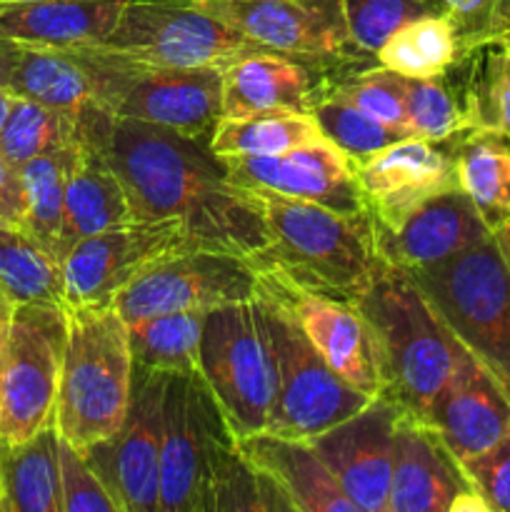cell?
<instances>
[{
	"label": "cell",
	"instance_id": "6da1fadb",
	"mask_svg": "<svg viewBox=\"0 0 510 512\" xmlns=\"http://www.w3.org/2000/svg\"><path fill=\"white\" fill-rule=\"evenodd\" d=\"M75 135L105 155L123 183L133 220H178L195 248L248 260L268 248L258 200L230 183L208 140L115 118L95 100L75 113Z\"/></svg>",
	"mask_w": 510,
	"mask_h": 512
},
{
	"label": "cell",
	"instance_id": "7a4b0ae2",
	"mask_svg": "<svg viewBox=\"0 0 510 512\" xmlns=\"http://www.w3.org/2000/svg\"><path fill=\"white\" fill-rule=\"evenodd\" d=\"M250 195L268 228V248L250 258L255 270L345 303H355L368 290L383 265L373 215L338 213L270 190H250Z\"/></svg>",
	"mask_w": 510,
	"mask_h": 512
},
{
	"label": "cell",
	"instance_id": "3957f363",
	"mask_svg": "<svg viewBox=\"0 0 510 512\" xmlns=\"http://www.w3.org/2000/svg\"><path fill=\"white\" fill-rule=\"evenodd\" d=\"M355 308L375 338L383 378L380 398L423 418L468 350L450 333L405 270L383 263Z\"/></svg>",
	"mask_w": 510,
	"mask_h": 512
},
{
	"label": "cell",
	"instance_id": "277c9868",
	"mask_svg": "<svg viewBox=\"0 0 510 512\" xmlns=\"http://www.w3.org/2000/svg\"><path fill=\"white\" fill-rule=\"evenodd\" d=\"M133 390V350L113 305L68 308V340L60 368L55 428L85 450L123 425Z\"/></svg>",
	"mask_w": 510,
	"mask_h": 512
},
{
	"label": "cell",
	"instance_id": "5b68a950",
	"mask_svg": "<svg viewBox=\"0 0 510 512\" xmlns=\"http://www.w3.org/2000/svg\"><path fill=\"white\" fill-rule=\"evenodd\" d=\"M93 100L115 118L140 120L188 138L210 140L223 118V70L165 68L105 45H80Z\"/></svg>",
	"mask_w": 510,
	"mask_h": 512
},
{
	"label": "cell",
	"instance_id": "8992f818",
	"mask_svg": "<svg viewBox=\"0 0 510 512\" xmlns=\"http://www.w3.org/2000/svg\"><path fill=\"white\" fill-rule=\"evenodd\" d=\"M408 275L450 333L510 398V265L493 235L443 263L410 270Z\"/></svg>",
	"mask_w": 510,
	"mask_h": 512
},
{
	"label": "cell",
	"instance_id": "52a82bcc",
	"mask_svg": "<svg viewBox=\"0 0 510 512\" xmlns=\"http://www.w3.org/2000/svg\"><path fill=\"white\" fill-rule=\"evenodd\" d=\"M238 448L200 373L168 375L160 438V512H210L220 463Z\"/></svg>",
	"mask_w": 510,
	"mask_h": 512
},
{
	"label": "cell",
	"instance_id": "ba28073f",
	"mask_svg": "<svg viewBox=\"0 0 510 512\" xmlns=\"http://www.w3.org/2000/svg\"><path fill=\"white\" fill-rule=\"evenodd\" d=\"M268 330L275 368V400L265 433L310 440L370 403L365 393L345 383L310 345L290 310L265 293L255 295Z\"/></svg>",
	"mask_w": 510,
	"mask_h": 512
},
{
	"label": "cell",
	"instance_id": "9c48e42d",
	"mask_svg": "<svg viewBox=\"0 0 510 512\" xmlns=\"http://www.w3.org/2000/svg\"><path fill=\"white\" fill-rule=\"evenodd\" d=\"M198 373L238 438L270 428L275 368L258 300L205 313Z\"/></svg>",
	"mask_w": 510,
	"mask_h": 512
},
{
	"label": "cell",
	"instance_id": "30bf717a",
	"mask_svg": "<svg viewBox=\"0 0 510 512\" xmlns=\"http://www.w3.org/2000/svg\"><path fill=\"white\" fill-rule=\"evenodd\" d=\"M68 308L13 305L0 363V443H23L55 423Z\"/></svg>",
	"mask_w": 510,
	"mask_h": 512
},
{
	"label": "cell",
	"instance_id": "8fae6325",
	"mask_svg": "<svg viewBox=\"0 0 510 512\" xmlns=\"http://www.w3.org/2000/svg\"><path fill=\"white\" fill-rule=\"evenodd\" d=\"M100 45L165 68L218 70L268 50L225 20L183 0H128L118 25Z\"/></svg>",
	"mask_w": 510,
	"mask_h": 512
},
{
	"label": "cell",
	"instance_id": "7c38bea8",
	"mask_svg": "<svg viewBox=\"0 0 510 512\" xmlns=\"http://www.w3.org/2000/svg\"><path fill=\"white\" fill-rule=\"evenodd\" d=\"M258 270L248 258L208 248H188L165 255L135 275L113 300L125 325L153 315L208 310L255 300Z\"/></svg>",
	"mask_w": 510,
	"mask_h": 512
},
{
	"label": "cell",
	"instance_id": "4fadbf2b",
	"mask_svg": "<svg viewBox=\"0 0 510 512\" xmlns=\"http://www.w3.org/2000/svg\"><path fill=\"white\" fill-rule=\"evenodd\" d=\"M168 373L133 363V390L123 425L83 450L120 512H160V438Z\"/></svg>",
	"mask_w": 510,
	"mask_h": 512
},
{
	"label": "cell",
	"instance_id": "5bb4252c",
	"mask_svg": "<svg viewBox=\"0 0 510 512\" xmlns=\"http://www.w3.org/2000/svg\"><path fill=\"white\" fill-rule=\"evenodd\" d=\"M195 248L178 220H133L78 240L63 258L68 308L113 305L115 295L165 255Z\"/></svg>",
	"mask_w": 510,
	"mask_h": 512
},
{
	"label": "cell",
	"instance_id": "9a60e30c",
	"mask_svg": "<svg viewBox=\"0 0 510 512\" xmlns=\"http://www.w3.org/2000/svg\"><path fill=\"white\" fill-rule=\"evenodd\" d=\"M263 48L300 60H338L355 48L343 0H185Z\"/></svg>",
	"mask_w": 510,
	"mask_h": 512
},
{
	"label": "cell",
	"instance_id": "2e32d148",
	"mask_svg": "<svg viewBox=\"0 0 510 512\" xmlns=\"http://www.w3.org/2000/svg\"><path fill=\"white\" fill-rule=\"evenodd\" d=\"M230 183L248 190H270L283 198L305 200L338 213H368L355 160L330 140L265 158H223Z\"/></svg>",
	"mask_w": 510,
	"mask_h": 512
},
{
	"label": "cell",
	"instance_id": "e0dca14e",
	"mask_svg": "<svg viewBox=\"0 0 510 512\" xmlns=\"http://www.w3.org/2000/svg\"><path fill=\"white\" fill-rule=\"evenodd\" d=\"M355 175L375 225L390 233L433 198L460 190L455 155L423 138H403L358 160Z\"/></svg>",
	"mask_w": 510,
	"mask_h": 512
},
{
	"label": "cell",
	"instance_id": "ac0fdd59",
	"mask_svg": "<svg viewBox=\"0 0 510 512\" xmlns=\"http://www.w3.org/2000/svg\"><path fill=\"white\" fill-rule=\"evenodd\" d=\"M398 418L400 410L378 395L358 413L310 438L360 512H388Z\"/></svg>",
	"mask_w": 510,
	"mask_h": 512
},
{
	"label": "cell",
	"instance_id": "d6986e66",
	"mask_svg": "<svg viewBox=\"0 0 510 512\" xmlns=\"http://www.w3.org/2000/svg\"><path fill=\"white\" fill-rule=\"evenodd\" d=\"M258 280L265 293L278 298L290 310L310 345L323 355L325 363L345 383L368 398H378L383 393L375 338L353 303L293 288L275 275L260 273V270Z\"/></svg>",
	"mask_w": 510,
	"mask_h": 512
},
{
	"label": "cell",
	"instance_id": "ffe728a7",
	"mask_svg": "<svg viewBox=\"0 0 510 512\" xmlns=\"http://www.w3.org/2000/svg\"><path fill=\"white\" fill-rule=\"evenodd\" d=\"M450 453L465 463L493 448L510 430V398L470 353L423 415Z\"/></svg>",
	"mask_w": 510,
	"mask_h": 512
},
{
	"label": "cell",
	"instance_id": "44dd1931",
	"mask_svg": "<svg viewBox=\"0 0 510 512\" xmlns=\"http://www.w3.org/2000/svg\"><path fill=\"white\" fill-rule=\"evenodd\" d=\"M468 490H475L473 483L443 438L423 420L400 413L388 512H450Z\"/></svg>",
	"mask_w": 510,
	"mask_h": 512
},
{
	"label": "cell",
	"instance_id": "7402d4cb",
	"mask_svg": "<svg viewBox=\"0 0 510 512\" xmlns=\"http://www.w3.org/2000/svg\"><path fill=\"white\" fill-rule=\"evenodd\" d=\"M493 235L473 200L463 190L438 195L415 210L403 228L383 230L375 225V245L383 263L400 270H418L443 263Z\"/></svg>",
	"mask_w": 510,
	"mask_h": 512
},
{
	"label": "cell",
	"instance_id": "603a6c76",
	"mask_svg": "<svg viewBox=\"0 0 510 512\" xmlns=\"http://www.w3.org/2000/svg\"><path fill=\"white\" fill-rule=\"evenodd\" d=\"M318 98L313 70L275 50L245 55L223 70V118L310 113Z\"/></svg>",
	"mask_w": 510,
	"mask_h": 512
},
{
	"label": "cell",
	"instance_id": "cb8c5ba5",
	"mask_svg": "<svg viewBox=\"0 0 510 512\" xmlns=\"http://www.w3.org/2000/svg\"><path fill=\"white\" fill-rule=\"evenodd\" d=\"M128 0H18L0 3V35L38 48L105 43Z\"/></svg>",
	"mask_w": 510,
	"mask_h": 512
},
{
	"label": "cell",
	"instance_id": "d4e9b609",
	"mask_svg": "<svg viewBox=\"0 0 510 512\" xmlns=\"http://www.w3.org/2000/svg\"><path fill=\"white\" fill-rule=\"evenodd\" d=\"M238 448L263 470L300 512H360L343 493L310 440L255 433L238 438Z\"/></svg>",
	"mask_w": 510,
	"mask_h": 512
},
{
	"label": "cell",
	"instance_id": "484cf974",
	"mask_svg": "<svg viewBox=\"0 0 510 512\" xmlns=\"http://www.w3.org/2000/svg\"><path fill=\"white\" fill-rule=\"evenodd\" d=\"M128 223H133V210L115 170L98 148L75 140L65 183L63 258L78 240Z\"/></svg>",
	"mask_w": 510,
	"mask_h": 512
},
{
	"label": "cell",
	"instance_id": "4316f807",
	"mask_svg": "<svg viewBox=\"0 0 510 512\" xmlns=\"http://www.w3.org/2000/svg\"><path fill=\"white\" fill-rule=\"evenodd\" d=\"M0 512H63L55 423L23 443H0Z\"/></svg>",
	"mask_w": 510,
	"mask_h": 512
},
{
	"label": "cell",
	"instance_id": "83f0119b",
	"mask_svg": "<svg viewBox=\"0 0 510 512\" xmlns=\"http://www.w3.org/2000/svg\"><path fill=\"white\" fill-rule=\"evenodd\" d=\"M458 188L473 200L490 230L510 220V138L470 130L453 140Z\"/></svg>",
	"mask_w": 510,
	"mask_h": 512
},
{
	"label": "cell",
	"instance_id": "f1b7e54d",
	"mask_svg": "<svg viewBox=\"0 0 510 512\" xmlns=\"http://www.w3.org/2000/svg\"><path fill=\"white\" fill-rule=\"evenodd\" d=\"M0 290L13 305L68 308L63 260L23 225L0 223Z\"/></svg>",
	"mask_w": 510,
	"mask_h": 512
},
{
	"label": "cell",
	"instance_id": "f546056e",
	"mask_svg": "<svg viewBox=\"0 0 510 512\" xmlns=\"http://www.w3.org/2000/svg\"><path fill=\"white\" fill-rule=\"evenodd\" d=\"M8 93L50 108L78 113L80 105L93 100V83L78 48L23 45Z\"/></svg>",
	"mask_w": 510,
	"mask_h": 512
},
{
	"label": "cell",
	"instance_id": "4dcf8cb0",
	"mask_svg": "<svg viewBox=\"0 0 510 512\" xmlns=\"http://www.w3.org/2000/svg\"><path fill=\"white\" fill-rule=\"evenodd\" d=\"M328 140L310 113H263L248 118H220L210 133L218 158H265Z\"/></svg>",
	"mask_w": 510,
	"mask_h": 512
},
{
	"label": "cell",
	"instance_id": "1f68e13d",
	"mask_svg": "<svg viewBox=\"0 0 510 512\" xmlns=\"http://www.w3.org/2000/svg\"><path fill=\"white\" fill-rule=\"evenodd\" d=\"M460 58L468 68L458 88L473 130L510 138V45L490 40Z\"/></svg>",
	"mask_w": 510,
	"mask_h": 512
},
{
	"label": "cell",
	"instance_id": "d6a6232c",
	"mask_svg": "<svg viewBox=\"0 0 510 512\" xmlns=\"http://www.w3.org/2000/svg\"><path fill=\"white\" fill-rule=\"evenodd\" d=\"M203 323V310H185V313L153 315L130 325L133 363L168 375L198 373Z\"/></svg>",
	"mask_w": 510,
	"mask_h": 512
},
{
	"label": "cell",
	"instance_id": "836d02e7",
	"mask_svg": "<svg viewBox=\"0 0 510 512\" xmlns=\"http://www.w3.org/2000/svg\"><path fill=\"white\" fill-rule=\"evenodd\" d=\"M375 58L403 78H438L458 63L460 43L450 20L430 13L390 35Z\"/></svg>",
	"mask_w": 510,
	"mask_h": 512
},
{
	"label": "cell",
	"instance_id": "e575fe53",
	"mask_svg": "<svg viewBox=\"0 0 510 512\" xmlns=\"http://www.w3.org/2000/svg\"><path fill=\"white\" fill-rule=\"evenodd\" d=\"M73 148L38 155L20 165L25 188V223L23 228L53 250L63 260L65 228V183H68Z\"/></svg>",
	"mask_w": 510,
	"mask_h": 512
},
{
	"label": "cell",
	"instance_id": "d590c367",
	"mask_svg": "<svg viewBox=\"0 0 510 512\" xmlns=\"http://www.w3.org/2000/svg\"><path fill=\"white\" fill-rule=\"evenodd\" d=\"M75 140V113L35 100L15 98L0 125V155L15 168L38 155L73 148Z\"/></svg>",
	"mask_w": 510,
	"mask_h": 512
},
{
	"label": "cell",
	"instance_id": "8d00e7d4",
	"mask_svg": "<svg viewBox=\"0 0 510 512\" xmlns=\"http://www.w3.org/2000/svg\"><path fill=\"white\" fill-rule=\"evenodd\" d=\"M403 100L413 138L450 143L473 130L460 88L455 90V83H448V73L438 78H403Z\"/></svg>",
	"mask_w": 510,
	"mask_h": 512
},
{
	"label": "cell",
	"instance_id": "74e56055",
	"mask_svg": "<svg viewBox=\"0 0 510 512\" xmlns=\"http://www.w3.org/2000/svg\"><path fill=\"white\" fill-rule=\"evenodd\" d=\"M310 115L320 125L325 138L333 145H338L355 163L370 158V155L398 143V140L413 138L405 130L380 123L373 115L363 113L360 108L340 98H333V95H320Z\"/></svg>",
	"mask_w": 510,
	"mask_h": 512
},
{
	"label": "cell",
	"instance_id": "f35d334b",
	"mask_svg": "<svg viewBox=\"0 0 510 512\" xmlns=\"http://www.w3.org/2000/svg\"><path fill=\"white\" fill-rule=\"evenodd\" d=\"M215 510H293L278 485L255 468L240 448L220 463L210 490V512Z\"/></svg>",
	"mask_w": 510,
	"mask_h": 512
},
{
	"label": "cell",
	"instance_id": "ab89813d",
	"mask_svg": "<svg viewBox=\"0 0 510 512\" xmlns=\"http://www.w3.org/2000/svg\"><path fill=\"white\" fill-rule=\"evenodd\" d=\"M350 38L360 53L375 55L403 25L430 15L428 0H343Z\"/></svg>",
	"mask_w": 510,
	"mask_h": 512
},
{
	"label": "cell",
	"instance_id": "60d3db41",
	"mask_svg": "<svg viewBox=\"0 0 510 512\" xmlns=\"http://www.w3.org/2000/svg\"><path fill=\"white\" fill-rule=\"evenodd\" d=\"M323 95L345 100L363 113L378 118L380 123L393 125V128L405 130L410 135L408 120H405L403 78L393 70H385L383 65L358 73L355 78L343 80L338 85H330Z\"/></svg>",
	"mask_w": 510,
	"mask_h": 512
},
{
	"label": "cell",
	"instance_id": "b9f144b4",
	"mask_svg": "<svg viewBox=\"0 0 510 512\" xmlns=\"http://www.w3.org/2000/svg\"><path fill=\"white\" fill-rule=\"evenodd\" d=\"M435 15L450 20L460 55L478 45L503 38L510 28V0H428Z\"/></svg>",
	"mask_w": 510,
	"mask_h": 512
},
{
	"label": "cell",
	"instance_id": "7bdbcfd3",
	"mask_svg": "<svg viewBox=\"0 0 510 512\" xmlns=\"http://www.w3.org/2000/svg\"><path fill=\"white\" fill-rule=\"evenodd\" d=\"M60 488L63 512H120L105 485L85 460L83 450L60 438Z\"/></svg>",
	"mask_w": 510,
	"mask_h": 512
},
{
	"label": "cell",
	"instance_id": "ee69618b",
	"mask_svg": "<svg viewBox=\"0 0 510 512\" xmlns=\"http://www.w3.org/2000/svg\"><path fill=\"white\" fill-rule=\"evenodd\" d=\"M463 470L490 512H510V430L493 448L465 460Z\"/></svg>",
	"mask_w": 510,
	"mask_h": 512
},
{
	"label": "cell",
	"instance_id": "f6af8a7d",
	"mask_svg": "<svg viewBox=\"0 0 510 512\" xmlns=\"http://www.w3.org/2000/svg\"><path fill=\"white\" fill-rule=\"evenodd\" d=\"M0 223H25V188L20 168L0 155Z\"/></svg>",
	"mask_w": 510,
	"mask_h": 512
},
{
	"label": "cell",
	"instance_id": "bcb514c9",
	"mask_svg": "<svg viewBox=\"0 0 510 512\" xmlns=\"http://www.w3.org/2000/svg\"><path fill=\"white\" fill-rule=\"evenodd\" d=\"M20 48H23V45L0 35V90H8L15 63H18Z\"/></svg>",
	"mask_w": 510,
	"mask_h": 512
},
{
	"label": "cell",
	"instance_id": "7dc6e473",
	"mask_svg": "<svg viewBox=\"0 0 510 512\" xmlns=\"http://www.w3.org/2000/svg\"><path fill=\"white\" fill-rule=\"evenodd\" d=\"M493 240H495V245L500 248V253H503L505 263L510 265V220L505 225H500V228L493 230Z\"/></svg>",
	"mask_w": 510,
	"mask_h": 512
},
{
	"label": "cell",
	"instance_id": "c3c4849f",
	"mask_svg": "<svg viewBox=\"0 0 510 512\" xmlns=\"http://www.w3.org/2000/svg\"><path fill=\"white\" fill-rule=\"evenodd\" d=\"M10 315H13V303H10V300H3V303H0V363H3V348L5 335H8Z\"/></svg>",
	"mask_w": 510,
	"mask_h": 512
},
{
	"label": "cell",
	"instance_id": "681fc988",
	"mask_svg": "<svg viewBox=\"0 0 510 512\" xmlns=\"http://www.w3.org/2000/svg\"><path fill=\"white\" fill-rule=\"evenodd\" d=\"M13 100H15V95H10L8 90H0V125H3V120H5V115H8Z\"/></svg>",
	"mask_w": 510,
	"mask_h": 512
},
{
	"label": "cell",
	"instance_id": "f907efd6",
	"mask_svg": "<svg viewBox=\"0 0 510 512\" xmlns=\"http://www.w3.org/2000/svg\"><path fill=\"white\" fill-rule=\"evenodd\" d=\"M503 40H505V43H508V45H510V28H508V30H505V35H503Z\"/></svg>",
	"mask_w": 510,
	"mask_h": 512
},
{
	"label": "cell",
	"instance_id": "816d5d0a",
	"mask_svg": "<svg viewBox=\"0 0 510 512\" xmlns=\"http://www.w3.org/2000/svg\"><path fill=\"white\" fill-rule=\"evenodd\" d=\"M3 300H8V298H5V295H3V290H0V303H3Z\"/></svg>",
	"mask_w": 510,
	"mask_h": 512
},
{
	"label": "cell",
	"instance_id": "f5cc1de1",
	"mask_svg": "<svg viewBox=\"0 0 510 512\" xmlns=\"http://www.w3.org/2000/svg\"><path fill=\"white\" fill-rule=\"evenodd\" d=\"M0 3H18V0H0Z\"/></svg>",
	"mask_w": 510,
	"mask_h": 512
},
{
	"label": "cell",
	"instance_id": "db71d44e",
	"mask_svg": "<svg viewBox=\"0 0 510 512\" xmlns=\"http://www.w3.org/2000/svg\"><path fill=\"white\" fill-rule=\"evenodd\" d=\"M0 498H3V483H0Z\"/></svg>",
	"mask_w": 510,
	"mask_h": 512
},
{
	"label": "cell",
	"instance_id": "11a10c76",
	"mask_svg": "<svg viewBox=\"0 0 510 512\" xmlns=\"http://www.w3.org/2000/svg\"><path fill=\"white\" fill-rule=\"evenodd\" d=\"M183 3H185V0H183Z\"/></svg>",
	"mask_w": 510,
	"mask_h": 512
}]
</instances>
